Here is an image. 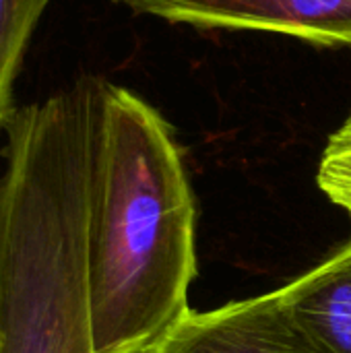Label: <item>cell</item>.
I'll use <instances>...</instances> for the list:
<instances>
[{"label": "cell", "instance_id": "obj_1", "mask_svg": "<svg viewBox=\"0 0 351 353\" xmlns=\"http://www.w3.org/2000/svg\"><path fill=\"white\" fill-rule=\"evenodd\" d=\"M197 201L168 120L103 83L87 232L95 353H151L192 310Z\"/></svg>", "mask_w": 351, "mask_h": 353}, {"label": "cell", "instance_id": "obj_2", "mask_svg": "<svg viewBox=\"0 0 351 353\" xmlns=\"http://www.w3.org/2000/svg\"><path fill=\"white\" fill-rule=\"evenodd\" d=\"M103 79L17 108L0 172V353H95L87 232Z\"/></svg>", "mask_w": 351, "mask_h": 353}, {"label": "cell", "instance_id": "obj_3", "mask_svg": "<svg viewBox=\"0 0 351 353\" xmlns=\"http://www.w3.org/2000/svg\"><path fill=\"white\" fill-rule=\"evenodd\" d=\"M139 14L199 29L290 35L351 50V0H120Z\"/></svg>", "mask_w": 351, "mask_h": 353}, {"label": "cell", "instance_id": "obj_4", "mask_svg": "<svg viewBox=\"0 0 351 353\" xmlns=\"http://www.w3.org/2000/svg\"><path fill=\"white\" fill-rule=\"evenodd\" d=\"M151 353H327L279 292L190 310Z\"/></svg>", "mask_w": 351, "mask_h": 353}, {"label": "cell", "instance_id": "obj_5", "mask_svg": "<svg viewBox=\"0 0 351 353\" xmlns=\"http://www.w3.org/2000/svg\"><path fill=\"white\" fill-rule=\"evenodd\" d=\"M277 292L327 353H351V240Z\"/></svg>", "mask_w": 351, "mask_h": 353}, {"label": "cell", "instance_id": "obj_6", "mask_svg": "<svg viewBox=\"0 0 351 353\" xmlns=\"http://www.w3.org/2000/svg\"><path fill=\"white\" fill-rule=\"evenodd\" d=\"M52 0H0V130L12 118L14 83L33 31Z\"/></svg>", "mask_w": 351, "mask_h": 353}, {"label": "cell", "instance_id": "obj_7", "mask_svg": "<svg viewBox=\"0 0 351 353\" xmlns=\"http://www.w3.org/2000/svg\"><path fill=\"white\" fill-rule=\"evenodd\" d=\"M317 184L335 207L351 217V112L327 139L317 170Z\"/></svg>", "mask_w": 351, "mask_h": 353}]
</instances>
